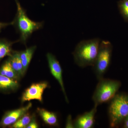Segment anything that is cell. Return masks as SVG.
<instances>
[{
	"label": "cell",
	"instance_id": "1",
	"mask_svg": "<svg viewBox=\"0 0 128 128\" xmlns=\"http://www.w3.org/2000/svg\"><path fill=\"white\" fill-rule=\"evenodd\" d=\"M101 40L99 38L82 40L76 46L73 54L76 64L82 68L94 66Z\"/></svg>",
	"mask_w": 128,
	"mask_h": 128
},
{
	"label": "cell",
	"instance_id": "2",
	"mask_svg": "<svg viewBox=\"0 0 128 128\" xmlns=\"http://www.w3.org/2000/svg\"><path fill=\"white\" fill-rule=\"evenodd\" d=\"M15 0L17 10L14 20L12 22V25L14 26L20 34L19 42L26 44L28 40L32 33L42 28L44 23L42 22H38L31 20L18 1Z\"/></svg>",
	"mask_w": 128,
	"mask_h": 128
},
{
	"label": "cell",
	"instance_id": "3",
	"mask_svg": "<svg viewBox=\"0 0 128 128\" xmlns=\"http://www.w3.org/2000/svg\"><path fill=\"white\" fill-rule=\"evenodd\" d=\"M110 125L112 128L119 126L128 116V95L116 94L112 100L108 108Z\"/></svg>",
	"mask_w": 128,
	"mask_h": 128
},
{
	"label": "cell",
	"instance_id": "4",
	"mask_svg": "<svg viewBox=\"0 0 128 128\" xmlns=\"http://www.w3.org/2000/svg\"><path fill=\"white\" fill-rule=\"evenodd\" d=\"M121 86V82L118 80L103 78L99 80L92 97L95 105L98 106L112 100Z\"/></svg>",
	"mask_w": 128,
	"mask_h": 128
},
{
	"label": "cell",
	"instance_id": "5",
	"mask_svg": "<svg viewBox=\"0 0 128 128\" xmlns=\"http://www.w3.org/2000/svg\"><path fill=\"white\" fill-rule=\"evenodd\" d=\"M113 47L108 41H101L96 61L93 66L97 79L103 78L110 66L112 59Z\"/></svg>",
	"mask_w": 128,
	"mask_h": 128
},
{
	"label": "cell",
	"instance_id": "6",
	"mask_svg": "<svg viewBox=\"0 0 128 128\" xmlns=\"http://www.w3.org/2000/svg\"><path fill=\"white\" fill-rule=\"evenodd\" d=\"M48 86L47 82L34 83L28 88L24 92L21 98V102L24 103L33 100L43 102V94L44 90Z\"/></svg>",
	"mask_w": 128,
	"mask_h": 128
},
{
	"label": "cell",
	"instance_id": "7",
	"mask_svg": "<svg viewBox=\"0 0 128 128\" xmlns=\"http://www.w3.org/2000/svg\"><path fill=\"white\" fill-rule=\"evenodd\" d=\"M32 106V103L29 102L25 106L6 112L0 121V127L4 128L12 126L28 112Z\"/></svg>",
	"mask_w": 128,
	"mask_h": 128
},
{
	"label": "cell",
	"instance_id": "8",
	"mask_svg": "<svg viewBox=\"0 0 128 128\" xmlns=\"http://www.w3.org/2000/svg\"><path fill=\"white\" fill-rule=\"evenodd\" d=\"M46 57L50 73L59 84L64 96L66 100L68 102V100L66 96L62 76V70L61 66L55 56L51 53H48L46 55Z\"/></svg>",
	"mask_w": 128,
	"mask_h": 128
},
{
	"label": "cell",
	"instance_id": "9",
	"mask_svg": "<svg viewBox=\"0 0 128 128\" xmlns=\"http://www.w3.org/2000/svg\"><path fill=\"white\" fill-rule=\"evenodd\" d=\"M98 106H94L90 111L78 117L74 122V128H91L94 126L95 114Z\"/></svg>",
	"mask_w": 128,
	"mask_h": 128
},
{
	"label": "cell",
	"instance_id": "10",
	"mask_svg": "<svg viewBox=\"0 0 128 128\" xmlns=\"http://www.w3.org/2000/svg\"><path fill=\"white\" fill-rule=\"evenodd\" d=\"M18 81L0 74V91L9 93L16 91L19 88Z\"/></svg>",
	"mask_w": 128,
	"mask_h": 128
},
{
	"label": "cell",
	"instance_id": "11",
	"mask_svg": "<svg viewBox=\"0 0 128 128\" xmlns=\"http://www.w3.org/2000/svg\"><path fill=\"white\" fill-rule=\"evenodd\" d=\"M8 59L12 67L21 79L24 76L25 74L24 71L23 66L20 58L19 51L14 50L11 55L8 57Z\"/></svg>",
	"mask_w": 128,
	"mask_h": 128
},
{
	"label": "cell",
	"instance_id": "12",
	"mask_svg": "<svg viewBox=\"0 0 128 128\" xmlns=\"http://www.w3.org/2000/svg\"><path fill=\"white\" fill-rule=\"evenodd\" d=\"M37 112L46 124L51 126H58V118L55 113L40 108H37Z\"/></svg>",
	"mask_w": 128,
	"mask_h": 128
},
{
	"label": "cell",
	"instance_id": "13",
	"mask_svg": "<svg viewBox=\"0 0 128 128\" xmlns=\"http://www.w3.org/2000/svg\"><path fill=\"white\" fill-rule=\"evenodd\" d=\"M36 48V46H31L25 50L19 52V55L25 74L27 70Z\"/></svg>",
	"mask_w": 128,
	"mask_h": 128
},
{
	"label": "cell",
	"instance_id": "14",
	"mask_svg": "<svg viewBox=\"0 0 128 128\" xmlns=\"http://www.w3.org/2000/svg\"><path fill=\"white\" fill-rule=\"evenodd\" d=\"M19 42L17 40L12 42L5 38H0V62L5 57L10 56L14 50H12V44Z\"/></svg>",
	"mask_w": 128,
	"mask_h": 128
},
{
	"label": "cell",
	"instance_id": "15",
	"mask_svg": "<svg viewBox=\"0 0 128 128\" xmlns=\"http://www.w3.org/2000/svg\"><path fill=\"white\" fill-rule=\"evenodd\" d=\"M0 74L18 81L20 79L12 67L8 59L3 63L0 67Z\"/></svg>",
	"mask_w": 128,
	"mask_h": 128
},
{
	"label": "cell",
	"instance_id": "16",
	"mask_svg": "<svg viewBox=\"0 0 128 128\" xmlns=\"http://www.w3.org/2000/svg\"><path fill=\"white\" fill-rule=\"evenodd\" d=\"M32 118V115L27 112L18 119L16 122L9 127L12 128H25L30 123Z\"/></svg>",
	"mask_w": 128,
	"mask_h": 128
},
{
	"label": "cell",
	"instance_id": "17",
	"mask_svg": "<svg viewBox=\"0 0 128 128\" xmlns=\"http://www.w3.org/2000/svg\"><path fill=\"white\" fill-rule=\"evenodd\" d=\"M118 6L120 13L124 20L128 22V0H120Z\"/></svg>",
	"mask_w": 128,
	"mask_h": 128
},
{
	"label": "cell",
	"instance_id": "18",
	"mask_svg": "<svg viewBox=\"0 0 128 128\" xmlns=\"http://www.w3.org/2000/svg\"><path fill=\"white\" fill-rule=\"evenodd\" d=\"M38 128V124L37 122L36 115L33 114L32 115V118L30 123L26 128Z\"/></svg>",
	"mask_w": 128,
	"mask_h": 128
},
{
	"label": "cell",
	"instance_id": "19",
	"mask_svg": "<svg viewBox=\"0 0 128 128\" xmlns=\"http://www.w3.org/2000/svg\"><path fill=\"white\" fill-rule=\"evenodd\" d=\"M66 128H74V123L72 122V120L71 116L69 115L67 118V121H66Z\"/></svg>",
	"mask_w": 128,
	"mask_h": 128
},
{
	"label": "cell",
	"instance_id": "20",
	"mask_svg": "<svg viewBox=\"0 0 128 128\" xmlns=\"http://www.w3.org/2000/svg\"><path fill=\"white\" fill-rule=\"evenodd\" d=\"M10 25H12V22H10V23H4V22H0V32L1 31L2 28Z\"/></svg>",
	"mask_w": 128,
	"mask_h": 128
},
{
	"label": "cell",
	"instance_id": "21",
	"mask_svg": "<svg viewBox=\"0 0 128 128\" xmlns=\"http://www.w3.org/2000/svg\"><path fill=\"white\" fill-rule=\"evenodd\" d=\"M124 122V128H128V116L125 119Z\"/></svg>",
	"mask_w": 128,
	"mask_h": 128
}]
</instances>
